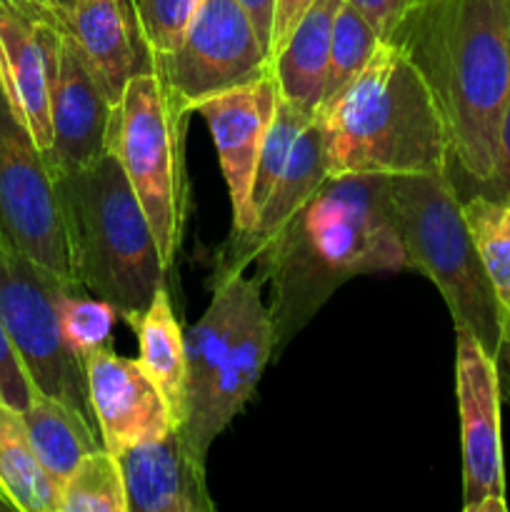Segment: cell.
Masks as SVG:
<instances>
[{
    "instance_id": "6da1fadb",
    "label": "cell",
    "mask_w": 510,
    "mask_h": 512,
    "mask_svg": "<svg viewBox=\"0 0 510 512\" xmlns=\"http://www.w3.org/2000/svg\"><path fill=\"white\" fill-rule=\"evenodd\" d=\"M260 260L273 280L280 350L345 280L408 268L390 175H328Z\"/></svg>"
},
{
    "instance_id": "7a4b0ae2",
    "label": "cell",
    "mask_w": 510,
    "mask_h": 512,
    "mask_svg": "<svg viewBox=\"0 0 510 512\" xmlns=\"http://www.w3.org/2000/svg\"><path fill=\"white\" fill-rule=\"evenodd\" d=\"M390 40L418 60L443 108L450 160L483 188L510 95V0H423Z\"/></svg>"
},
{
    "instance_id": "3957f363",
    "label": "cell",
    "mask_w": 510,
    "mask_h": 512,
    "mask_svg": "<svg viewBox=\"0 0 510 512\" xmlns=\"http://www.w3.org/2000/svg\"><path fill=\"white\" fill-rule=\"evenodd\" d=\"M325 173L428 175L450 170L443 108L418 60L380 38L358 75L315 113Z\"/></svg>"
},
{
    "instance_id": "277c9868",
    "label": "cell",
    "mask_w": 510,
    "mask_h": 512,
    "mask_svg": "<svg viewBox=\"0 0 510 512\" xmlns=\"http://www.w3.org/2000/svg\"><path fill=\"white\" fill-rule=\"evenodd\" d=\"M75 283L128 323L165 285L163 260L143 205L113 153L55 178Z\"/></svg>"
},
{
    "instance_id": "5b68a950",
    "label": "cell",
    "mask_w": 510,
    "mask_h": 512,
    "mask_svg": "<svg viewBox=\"0 0 510 512\" xmlns=\"http://www.w3.org/2000/svg\"><path fill=\"white\" fill-rule=\"evenodd\" d=\"M395 220L408 268L433 280L455 330H468L500 363L510 323L470 238L450 173L390 175Z\"/></svg>"
},
{
    "instance_id": "8992f818",
    "label": "cell",
    "mask_w": 510,
    "mask_h": 512,
    "mask_svg": "<svg viewBox=\"0 0 510 512\" xmlns=\"http://www.w3.org/2000/svg\"><path fill=\"white\" fill-rule=\"evenodd\" d=\"M190 110L155 70L128 80L113 105L108 150L123 165L170 273L185 220L183 140Z\"/></svg>"
},
{
    "instance_id": "52a82bcc",
    "label": "cell",
    "mask_w": 510,
    "mask_h": 512,
    "mask_svg": "<svg viewBox=\"0 0 510 512\" xmlns=\"http://www.w3.org/2000/svg\"><path fill=\"white\" fill-rule=\"evenodd\" d=\"M65 280L35 265L0 238V320L35 388L93 418L85 365L65 345L55 295ZM95 420V418H93Z\"/></svg>"
},
{
    "instance_id": "ba28073f",
    "label": "cell",
    "mask_w": 510,
    "mask_h": 512,
    "mask_svg": "<svg viewBox=\"0 0 510 512\" xmlns=\"http://www.w3.org/2000/svg\"><path fill=\"white\" fill-rule=\"evenodd\" d=\"M0 238L55 278L78 285L70 270L55 178L0 88ZM80 288V285H78Z\"/></svg>"
},
{
    "instance_id": "9c48e42d",
    "label": "cell",
    "mask_w": 510,
    "mask_h": 512,
    "mask_svg": "<svg viewBox=\"0 0 510 512\" xmlns=\"http://www.w3.org/2000/svg\"><path fill=\"white\" fill-rule=\"evenodd\" d=\"M153 70L193 113L203 98L268 73L270 60L238 0H200L183 43Z\"/></svg>"
},
{
    "instance_id": "30bf717a",
    "label": "cell",
    "mask_w": 510,
    "mask_h": 512,
    "mask_svg": "<svg viewBox=\"0 0 510 512\" xmlns=\"http://www.w3.org/2000/svg\"><path fill=\"white\" fill-rule=\"evenodd\" d=\"M68 0H0V88L10 110L48 155Z\"/></svg>"
},
{
    "instance_id": "8fae6325",
    "label": "cell",
    "mask_w": 510,
    "mask_h": 512,
    "mask_svg": "<svg viewBox=\"0 0 510 512\" xmlns=\"http://www.w3.org/2000/svg\"><path fill=\"white\" fill-rule=\"evenodd\" d=\"M455 393L463 440V510L505 512L498 360L468 330H455Z\"/></svg>"
},
{
    "instance_id": "7c38bea8",
    "label": "cell",
    "mask_w": 510,
    "mask_h": 512,
    "mask_svg": "<svg viewBox=\"0 0 510 512\" xmlns=\"http://www.w3.org/2000/svg\"><path fill=\"white\" fill-rule=\"evenodd\" d=\"M280 85L273 68L250 83L215 93L195 103L193 113L205 120L218 150L220 170L233 208V235H248L255 225L250 190L255 165L280 103Z\"/></svg>"
},
{
    "instance_id": "4fadbf2b",
    "label": "cell",
    "mask_w": 510,
    "mask_h": 512,
    "mask_svg": "<svg viewBox=\"0 0 510 512\" xmlns=\"http://www.w3.org/2000/svg\"><path fill=\"white\" fill-rule=\"evenodd\" d=\"M83 365L100 440L115 458L180 428L168 400L145 375L138 358H123L103 348L90 353Z\"/></svg>"
},
{
    "instance_id": "5bb4252c",
    "label": "cell",
    "mask_w": 510,
    "mask_h": 512,
    "mask_svg": "<svg viewBox=\"0 0 510 512\" xmlns=\"http://www.w3.org/2000/svg\"><path fill=\"white\" fill-rule=\"evenodd\" d=\"M110 115H113V103L90 68L75 35L70 33L65 18L58 78L50 100L53 145L45 155L53 178L85 168L108 153Z\"/></svg>"
},
{
    "instance_id": "9a60e30c",
    "label": "cell",
    "mask_w": 510,
    "mask_h": 512,
    "mask_svg": "<svg viewBox=\"0 0 510 512\" xmlns=\"http://www.w3.org/2000/svg\"><path fill=\"white\" fill-rule=\"evenodd\" d=\"M273 355V318H270V310L265 308L263 293L258 288L250 298L238 338L213 373L208 388L188 410L183 433L198 458H208V450L215 438L233 423L235 415L243 413V408L258 390L265 365Z\"/></svg>"
},
{
    "instance_id": "2e32d148",
    "label": "cell",
    "mask_w": 510,
    "mask_h": 512,
    "mask_svg": "<svg viewBox=\"0 0 510 512\" xmlns=\"http://www.w3.org/2000/svg\"><path fill=\"white\" fill-rule=\"evenodd\" d=\"M130 512H213L205 460L195 455L183 428L155 443L118 455Z\"/></svg>"
},
{
    "instance_id": "e0dca14e",
    "label": "cell",
    "mask_w": 510,
    "mask_h": 512,
    "mask_svg": "<svg viewBox=\"0 0 510 512\" xmlns=\"http://www.w3.org/2000/svg\"><path fill=\"white\" fill-rule=\"evenodd\" d=\"M65 18L113 105L130 78L153 70V55L138 28L135 0H70Z\"/></svg>"
},
{
    "instance_id": "ac0fdd59",
    "label": "cell",
    "mask_w": 510,
    "mask_h": 512,
    "mask_svg": "<svg viewBox=\"0 0 510 512\" xmlns=\"http://www.w3.org/2000/svg\"><path fill=\"white\" fill-rule=\"evenodd\" d=\"M263 288L260 278H245L243 270H228L215 288L213 300L203 318L185 333V360H188V410L208 388L210 378L228 355L230 345L243 328L245 313L253 293Z\"/></svg>"
},
{
    "instance_id": "d6986e66",
    "label": "cell",
    "mask_w": 510,
    "mask_h": 512,
    "mask_svg": "<svg viewBox=\"0 0 510 512\" xmlns=\"http://www.w3.org/2000/svg\"><path fill=\"white\" fill-rule=\"evenodd\" d=\"M343 0H313L290 38L273 58L280 95L308 113H318L328 78L330 33Z\"/></svg>"
},
{
    "instance_id": "ffe728a7",
    "label": "cell",
    "mask_w": 510,
    "mask_h": 512,
    "mask_svg": "<svg viewBox=\"0 0 510 512\" xmlns=\"http://www.w3.org/2000/svg\"><path fill=\"white\" fill-rule=\"evenodd\" d=\"M128 325L138 333L140 368L163 393L173 410L175 423L183 428L188 420V360H185V333L175 318L168 288L160 285L148 308L128 320Z\"/></svg>"
},
{
    "instance_id": "44dd1931",
    "label": "cell",
    "mask_w": 510,
    "mask_h": 512,
    "mask_svg": "<svg viewBox=\"0 0 510 512\" xmlns=\"http://www.w3.org/2000/svg\"><path fill=\"white\" fill-rule=\"evenodd\" d=\"M23 420L35 455L48 478L58 485L60 498V485L73 473L80 458L103 448L100 433H95L98 425L83 410L40 390H35L33 400L23 410Z\"/></svg>"
},
{
    "instance_id": "7402d4cb",
    "label": "cell",
    "mask_w": 510,
    "mask_h": 512,
    "mask_svg": "<svg viewBox=\"0 0 510 512\" xmlns=\"http://www.w3.org/2000/svg\"><path fill=\"white\" fill-rule=\"evenodd\" d=\"M463 215L480 263L510 323V200L475 193L463 203Z\"/></svg>"
},
{
    "instance_id": "603a6c76",
    "label": "cell",
    "mask_w": 510,
    "mask_h": 512,
    "mask_svg": "<svg viewBox=\"0 0 510 512\" xmlns=\"http://www.w3.org/2000/svg\"><path fill=\"white\" fill-rule=\"evenodd\" d=\"M58 512H130L120 460L105 448L80 458L60 485Z\"/></svg>"
},
{
    "instance_id": "cb8c5ba5",
    "label": "cell",
    "mask_w": 510,
    "mask_h": 512,
    "mask_svg": "<svg viewBox=\"0 0 510 512\" xmlns=\"http://www.w3.org/2000/svg\"><path fill=\"white\" fill-rule=\"evenodd\" d=\"M80 290L78 285H63L55 295V310L65 345L85 360L95 350L108 348L120 310L103 298H85Z\"/></svg>"
},
{
    "instance_id": "d4e9b609",
    "label": "cell",
    "mask_w": 510,
    "mask_h": 512,
    "mask_svg": "<svg viewBox=\"0 0 510 512\" xmlns=\"http://www.w3.org/2000/svg\"><path fill=\"white\" fill-rule=\"evenodd\" d=\"M378 43L380 35L375 33L368 18L355 5L343 0L338 15H335L333 33H330V58L323 103L333 100L363 70V65L368 63V58L373 55Z\"/></svg>"
},
{
    "instance_id": "484cf974",
    "label": "cell",
    "mask_w": 510,
    "mask_h": 512,
    "mask_svg": "<svg viewBox=\"0 0 510 512\" xmlns=\"http://www.w3.org/2000/svg\"><path fill=\"white\" fill-rule=\"evenodd\" d=\"M313 118V113L298 108V105H293L290 100L280 98L275 118L273 123H270L268 135H265L263 148H260L258 165H255L253 190H250V205H253L255 215H258L260 205L265 203V198H268L270 190H273L278 175L283 173L295 140H298V135L303 133V128Z\"/></svg>"
},
{
    "instance_id": "4316f807",
    "label": "cell",
    "mask_w": 510,
    "mask_h": 512,
    "mask_svg": "<svg viewBox=\"0 0 510 512\" xmlns=\"http://www.w3.org/2000/svg\"><path fill=\"white\" fill-rule=\"evenodd\" d=\"M200 0H135V15L153 60L173 55L183 43Z\"/></svg>"
},
{
    "instance_id": "83f0119b",
    "label": "cell",
    "mask_w": 510,
    "mask_h": 512,
    "mask_svg": "<svg viewBox=\"0 0 510 512\" xmlns=\"http://www.w3.org/2000/svg\"><path fill=\"white\" fill-rule=\"evenodd\" d=\"M35 390L38 388L30 380L28 370H25L8 330H5L3 320H0V393H3V398L10 405H15L18 410H25L30 405V400H33Z\"/></svg>"
},
{
    "instance_id": "f1b7e54d",
    "label": "cell",
    "mask_w": 510,
    "mask_h": 512,
    "mask_svg": "<svg viewBox=\"0 0 510 512\" xmlns=\"http://www.w3.org/2000/svg\"><path fill=\"white\" fill-rule=\"evenodd\" d=\"M373 25L380 38H390L400 23L418 8L423 0H348Z\"/></svg>"
},
{
    "instance_id": "f546056e",
    "label": "cell",
    "mask_w": 510,
    "mask_h": 512,
    "mask_svg": "<svg viewBox=\"0 0 510 512\" xmlns=\"http://www.w3.org/2000/svg\"><path fill=\"white\" fill-rule=\"evenodd\" d=\"M480 193L490 195V198L510 200V95L508 103L503 108V118H500L498 128V155H495V168L488 183L480 188Z\"/></svg>"
},
{
    "instance_id": "4dcf8cb0",
    "label": "cell",
    "mask_w": 510,
    "mask_h": 512,
    "mask_svg": "<svg viewBox=\"0 0 510 512\" xmlns=\"http://www.w3.org/2000/svg\"><path fill=\"white\" fill-rule=\"evenodd\" d=\"M313 0H278L275 3V23H273V40H270V68H273V58L285 40L290 38L298 20L303 18L305 10L310 8Z\"/></svg>"
},
{
    "instance_id": "1f68e13d",
    "label": "cell",
    "mask_w": 510,
    "mask_h": 512,
    "mask_svg": "<svg viewBox=\"0 0 510 512\" xmlns=\"http://www.w3.org/2000/svg\"><path fill=\"white\" fill-rule=\"evenodd\" d=\"M240 8L248 13L255 33H258L260 45L265 48L270 60V40H273V23H275V3L278 0H238Z\"/></svg>"
},
{
    "instance_id": "d6a6232c",
    "label": "cell",
    "mask_w": 510,
    "mask_h": 512,
    "mask_svg": "<svg viewBox=\"0 0 510 512\" xmlns=\"http://www.w3.org/2000/svg\"><path fill=\"white\" fill-rule=\"evenodd\" d=\"M500 360H503V363L508 365V373H510V345H505L503 353H500Z\"/></svg>"
},
{
    "instance_id": "836d02e7",
    "label": "cell",
    "mask_w": 510,
    "mask_h": 512,
    "mask_svg": "<svg viewBox=\"0 0 510 512\" xmlns=\"http://www.w3.org/2000/svg\"><path fill=\"white\" fill-rule=\"evenodd\" d=\"M3 510H10V505H8V503H5V500H3V498H0V512H3Z\"/></svg>"
},
{
    "instance_id": "e575fe53",
    "label": "cell",
    "mask_w": 510,
    "mask_h": 512,
    "mask_svg": "<svg viewBox=\"0 0 510 512\" xmlns=\"http://www.w3.org/2000/svg\"><path fill=\"white\" fill-rule=\"evenodd\" d=\"M68 3H70V0H68Z\"/></svg>"
}]
</instances>
